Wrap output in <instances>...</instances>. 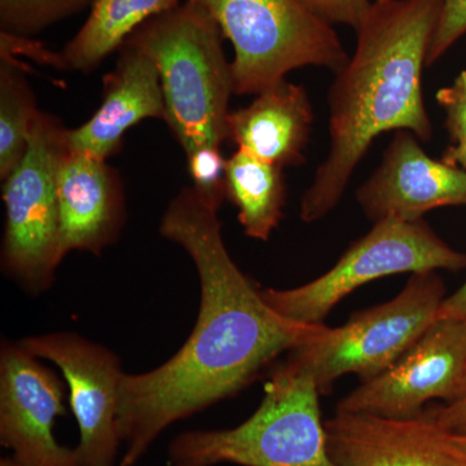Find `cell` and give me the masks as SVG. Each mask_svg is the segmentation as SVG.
<instances>
[{
    "label": "cell",
    "instance_id": "7c38bea8",
    "mask_svg": "<svg viewBox=\"0 0 466 466\" xmlns=\"http://www.w3.org/2000/svg\"><path fill=\"white\" fill-rule=\"evenodd\" d=\"M410 131H395L381 164L357 192L368 219L415 222L428 211L466 205V171L429 157Z\"/></svg>",
    "mask_w": 466,
    "mask_h": 466
},
{
    "label": "cell",
    "instance_id": "277c9868",
    "mask_svg": "<svg viewBox=\"0 0 466 466\" xmlns=\"http://www.w3.org/2000/svg\"><path fill=\"white\" fill-rule=\"evenodd\" d=\"M320 391L288 357L265 385V397L242 424L187 431L168 447L170 466H336L327 446Z\"/></svg>",
    "mask_w": 466,
    "mask_h": 466
},
{
    "label": "cell",
    "instance_id": "e0dca14e",
    "mask_svg": "<svg viewBox=\"0 0 466 466\" xmlns=\"http://www.w3.org/2000/svg\"><path fill=\"white\" fill-rule=\"evenodd\" d=\"M179 0H91L90 16L60 54L61 69L90 73L144 24Z\"/></svg>",
    "mask_w": 466,
    "mask_h": 466
},
{
    "label": "cell",
    "instance_id": "44dd1931",
    "mask_svg": "<svg viewBox=\"0 0 466 466\" xmlns=\"http://www.w3.org/2000/svg\"><path fill=\"white\" fill-rule=\"evenodd\" d=\"M188 170L192 177V188L210 205L219 210L226 196L227 159L220 148L202 147L187 155Z\"/></svg>",
    "mask_w": 466,
    "mask_h": 466
},
{
    "label": "cell",
    "instance_id": "d6986e66",
    "mask_svg": "<svg viewBox=\"0 0 466 466\" xmlns=\"http://www.w3.org/2000/svg\"><path fill=\"white\" fill-rule=\"evenodd\" d=\"M35 95L16 57L0 51V177L5 180L25 156L39 116Z\"/></svg>",
    "mask_w": 466,
    "mask_h": 466
},
{
    "label": "cell",
    "instance_id": "ac0fdd59",
    "mask_svg": "<svg viewBox=\"0 0 466 466\" xmlns=\"http://www.w3.org/2000/svg\"><path fill=\"white\" fill-rule=\"evenodd\" d=\"M226 196L238 208L245 235L267 241L283 218V168L238 149L227 158Z\"/></svg>",
    "mask_w": 466,
    "mask_h": 466
},
{
    "label": "cell",
    "instance_id": "484cf974",
    "mask_svg": "<svg viewBox=\"0 0 466 466\" xmlns=\"http://www.w3.org/2000/svg\"><path fill=\"white\" fill-rule=\"evenodd\" d=\"M437 318L466 321V281L455 293L444 299Z\"/></svg>",
    "mask_w": 466,
    "mask_h": 466
},
{
    "label": "cell",
    "instance_id": "ffe728a7",
    "mask_svg": "<svg viewBox=\"0 0 466 466\" xmlns=\"http://www.w3.org/2000/svg\"><path fill=\"white\" fill-rule=\"evenodd\" d=\"M88 5L91 0H0V33L27 38Z\"/></svg>",
    "mask_w": 466,
    "mask_h": 466
},
{
    "label": "cell",
    "instance_id": "2e32d148",
    "mask_svg": "<svg viewBox=\"0 0 466 466\" xmlns=\"http://www.w3.org/2000/svg\"><path fill=\"white\" fill-rule=\"evenodd\" d=\"M312 119L308 92L284 78L259 92L249 106L229 112L228 139L268 164L299 167L305 161Z\"/></svg>",
    "mask_w": 466,
    "mask_h": 466
},
{
    "label": "cell",
    "instance_id": "83f0119b",
    "mask_svg": "<svg viewBox=\"0 0 466 466\" xmlns=\"http://www.w3.org/2000/svg\"><path fill=\"white\" fill-rule=\"evenodd\" d=\"M450 440L452 441L453 444H455L458 449L464 451L466 452V435H458V434H451Z\"/></svg>",
    "mask_w": 466,
    "mask_h": 466
},
{
    "label": "cell",
    "instance_id": "5bb4252c",
    "mask_svg": "<svg viewBox=\"0 0 466 466\" xmlns=\"http://www.w3.org/2000/svg\"><path fill=\"white\" fill-rule=\"evenodd\" d=\"M61 240L66 254L101 256L125 223L121 177L108 161L67 149L56 177Z\"/></svg>",
    "mask_w": 466,
    "mask_h": 466
},
{
    "label": "cell",
    "instance_id": "3957f363",
    "mask_svg": "<svg viewBox=\"0 0 466 466\" xmlns=\"http://www.w3.org/2000/svg\"><path fill=\"white\" fill-rule=\"evenodd\" d=\"M222 36L205 9L184 2L153 17L125 43L155 61L167 106L165 122L186 156L202 147L220 148L228 139L233 79Z\"/></svg>",
    "mask_w": 466,
    "mask_h": 466
},
{
    "label": "cell",
    "instance_id": "4fadbf2b",
    "mask_svg": "<svg viewBox=\"0 0 466 466\" xmlns=\"http://www.w3.org/2000/svg\"><path fill=\"white\" fill-rule=\"evenodd\" d=\"M336 466H466V452L428 417L336 412L324 422Z\"/></svg>",
    "mask_w": 466,
    "mask_h": 466
},
{
    "label": "cell",
    "instance_id": "8fae6325",
    "mask_svg": "<svg viewBox=\"0 0 466 466\" xmlns=\"http://www.w3.org/2000/svg\"><path fill=\"white\" fill-rule=\"evenodd\" d=\"M20 342L0 349V441L23 466H79L76 450L58 444L57 417L66 415V386Z\"/></svg>",
    "mask_w": 466,
    "mask_h": 466
},
{
    "label": "cell",
    "instance_id": "30bf717a",
    "mask_svg": "<svg viewBox=\"0 0 466 466\" xmlns=\"http://www.w3.org/2000/svg\"><path fill=\"white\" fill-rule=\"evenodd\" d=\"M18 342L61 370L79 428L75 449L79 466H115L121 447L119 388L125 373L119 358L75 332L39 334Z\"/></svg>",
    "mask_w": 466,
    "mask_h": 466
},
{
    "label": "cell",
    "instance_id": "603a6c76",
    "mask_svg": "<svg viewBox=\"0 0 466 466\" xmlns=\"http://www.w3.org/2000/svg\"><path fill=\"white\" fill-rule=\"evenodd\" d=\"M329 25H346L357 30L372 7L370 0H299Z\"/></svg>",
    "mask_w": 466,
    "mask_h": 466
},
{
    "label": "cell",
    "instance_id": "9c48e42d",
    "mask_svg": "<svg viewBox=\"0 0 466 466\" xmlns=\"http://www.w3.org/2000/svg\"><path fill=\"white\" fill-rule=\"evenodd\" d=\"M466 385V321L437 318L381 375L361 382L336 412L417 419L426 404L456 400Z\"/></svg>",
    "mask_w": 466,
    "mask_h": 466
},
{
    "label": "cell",
    "instance_id": "4316f807",
    "mask_svg": "<svg viewBox=\"0 0 466 466\" xmlns=\"http://www.w3.org/2000/svg\"><path fill=\"white\" fill-rule=\"evenodd\" d=\"M444 161L453 167H461L466 171V137L451 146Z\"/></svg>",
    "mask_w": 466,
    "mask_h": 466
},
{
    "label": "cell",
    "instance_id": "6da1fadb",
    "mask_svg": "<svg viewBox=\"0 0 466 466\" xmlns=\"http://www.w3.org/2000/svg\"><path fill=\"white\" fill-rule=\"evenodd\" d=\"M159 232L191 257L200 281L198 320L182 349L164 364L124 373L119 388L121 466H134L179 420L247 388L284 352L317 339L324 324H303L269 308L233 262L217 208L186 187L171 200Z\"/></svg>",
    "mask_w": 466,
    "mask_h": 466
},
{
    "label": "cell",
    "instance_id": "7a4b0ae2",
    "mask_svg": "<svg viewBox=\"0 0 466 466\" xmlns=\"http://www.w3.org/2000/svg\"><path fill=\"white\" fill-rule=\"evenodd\" d=\"M441 0H376L358 27L357 46L329 95V149L300 201L303 222L323 219L377 137L410 131L431 140L422 69Z\"/></svg>",
    "mask_w": 466,
    "mask_h": 466
},
{
    "label": "cell",
    "instance_id": "9a60e30c",
    "mask_svg": "<svg viewBox=\"0 0 466 466\" xmlns=\"http://www.w3.org/2000/svg\"><path fill=\"white\" fill-rule=\"evenodd\" d=\"M149 118L167 119L158 69L146 52L125 45L115 69L104 76L99 109L84 125L66 130L67 149L108 161L125 134Z\"/></svg>",
    "mask_w": 466,
    "mask_h": 466
},
{
    "label": "cell",
    "instance_id": "52a82bcc",
    "mask_svg": "<svg viewBox=\"0 0 466 466\" xmlns=\"http://www.w3.org/2000/svg\"><path fill=\"white\" fill-rule=\"evenodd\" d=\"M67 150L66 128L39 113L25 156L3 180L2 268L27 293L50 289L66 256L61 240L56 177Z\"/></svg>",
    "mask_w": 466,
    "mask_h": 466
},
{
    "label": "cell",
    "instance_id": "cb8c5ba5",
    "mask_svg": "<svg viewBox=\"0 0 466 466\" xmlns=\"http://www.w3.org/2000/svg\"><path fill=\"white\" fill-rule=\"evenodd\" d=\"M438 103L446 113V124L453 144L466 137V70L450 87L441 88Z\"/></svg>",
    "mask_w": 466,
    "mask_h": 466
},
{
    "label": "cell",
    "instance_id": "f1b7e54d",
    "mask_svg": "<svg viewBox=\"0 0 466 466\" xmlns=\"http://www.w3.org/2000/svg\"><path fill=\"white\" fill-rule=\"evenodd\" d=\"M0 466H23V465L18 464L16 460H15L14 458H12V459L5 458V459L0 460Z\"/></svg>",
    "mask_w": 466,
    "mask_h": 466
},
{
    "label": "cell",
    "instance_id": "d4e9b609",
    "mask_svg": "<svg viewBox=\"0 0 466 466\" xmlns=\"http://www.w3.org/2000/svg\"><path fill=\"white\" fill-rule=\"evenodd\" d=\"M422 415L447 433L466 435V385L456 400L426 407Z\"/></svg>",
    "mask_w": 466,
    "mask_h": 466
},
{
    "label": "cell",
    "instance_id": "5b68a950",
    "mask_svg": "<svg viewBox=\"0 0 466 466\" xmlns=\"http://www.w3.org/2000/svg\"><path fill=\"white\" fill-rule=\"evenodd\" d=\"M210 15L231 42L233 94L258 95L291 70L339 72L349 61L333 26L299 0H186Z\"/></svg>",
    "mask_w": 466,
    "mask_h": 466
},
{
    "label": "cell",
    "instance_id": "7402d4cb",
    "mask_svg": "<svg viewBox=\"0 0 466 466\" xmlns=\"http://www.w3.org/2000/svg\"><path fill=\"white\" fill-rule=\"evenodd\" d=\"M466 34V0H441L440 18L435 26L426 66L440 60Z\"/></svg>",
    "mask_w": 466,
    "mask_h": 466
},
{
    "label": "cell",
    "instance_id": "ba28073f",
    "mask_svg": "<svg viewBox=\"0 0 466 466\" xmlns=\"http://www.w3.org/2000/svg\"><path fill=\"white\" fill-rule=\"evenodd\" d=\"M438 269H466V253L441 240L424 219H382L324 275L302 287L260 289V294L281 317L297 323L324 324L330 311L364 284L389 275Z\"/></svg>",
    "mask_w": 466,
    "mask_h": 466
},
{
    "label": "cell",
    "instance_id": "8992f818",
    "mask_svg": "<svg viewBox=\"0 0 466 466\" xmlns=\"http://www.w3.org/2000/svg\"><path fill=\"white\" fill-rule=\"evenodd\" d=\"M446 297L437 271L417 272L397 297L355 312L342 327H327L317 339L289 352V358L312 376L321 395L330 394L342 376L368 381L394 366L419 341Z\"/></svg>",
    "mask_w": 466,
    "mask_h": 466
}]
</instances>
